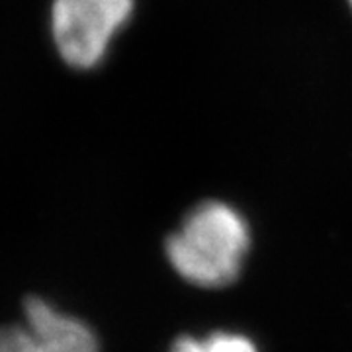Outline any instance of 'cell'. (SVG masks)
Masks as SVG:
<instances>
[{
	"instance_id": "cell-1",
	"label": "cell",
	"mask_w": 352,
	"mask_h": 352,
	"mask_svg": "<svg viewBox=\"0 0 352 352\" xmlns=\"http://www.w3.org/2000/svg\"><path fill=\"white\" fill-rule=\"evenodd\" d=\"M164 249L168 263L186 282L198 288H226L241 274L251 249V229L235 208L204 201L166 239Z\"/></svg>"
},
{
	"instance_id": "cell-2",
	"label": "cell",
	"mask_w": 352,
	"mask_h": 352,
	"mask_svg": "<svg viewBox=\"0 0 352 352\" xmlns=\"http://www.w3.org/2000/svg\"><path fill=\"white\" fill-rule=\"evenodd\" d=\"M131 12L133 0H55L51 36L57 53L73 69H94Z\"/></svg>"
},
{
	"instance_id": "cell-3",
	"label": "cell",
	"mask_w": 352,
	"mask_h": 352,
	"mask_svg": "<svg viewBox=\"0 0 352 352\" xmlns=\"http://www.w3.org/2000/svg\"><path fill=\"white\" fill-rule=\"evenodd\" d=\"M25 321L50 352H98L94 331L39 298L25 300Z\"/></svg>"
},
{
	"instance_id": "cell-4",
	"label": "cell",
	"mask_w": 352,
	"mask_h": 352,
	"mask_svg": "<svg viewBox=\"0 0 352 352\" xmlns=\"http://www.w3.org/2000/svg\"><path fill=\"white\" fill-rule=\"evenodd\" d=\"M170 352H258L249 337L237 333H212L204 339L180 337L175 340Z\"/></svg>"
},
{
	"instance_id": "cell-5",
	"label": "cell",
	"mask_w": 352,
	"mask_h": 352,
	"mask_svg": "<svg viewBox=\"0 0 352 352\" xmlns=\"http://www.w3.org/2000/svg\"><path fill=\"white\" fill-rule=\"evenodd\" d=\"M0 352H50V349L30 327H2Z\"/></svg>"
},
{
	"instance_id": "cell-6",
	"label": "cell",
	"mask_w": 352,
	"mask_h": 352,
	"mask_svg": "<svg viewBox=\"0 0 352 352\" xmlns=\"http://www.w3.org/2000/svg\"><path fill=\"white\" fill-rule=\"evenodd\" d=\"M351 6H352V0H351Z\"/></svg>"
}]
</instances>
